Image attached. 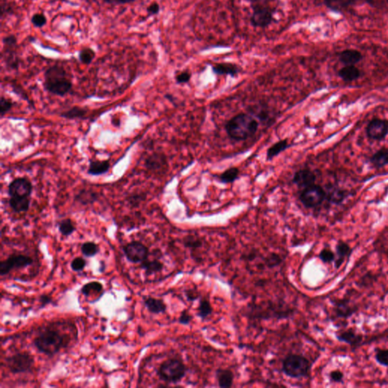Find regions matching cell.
<instances>
[{"label": "cell", "mask_w": 388, "mask_h": 388, "mask_svg": "<svg viewBox=\"0 0 388 388\" xmlns=\"http://www.w3.org/2000/svg\"><path fill=\"white\" fill-rule=\"evenodd\" d=\"M43 86L52 95L64 97L72 89V82L64 67L55 65L45 71Z\"/></svg>", "instance_id": "6da1fadb"}, {"label": "cell", "mask_w": 388, "mask_h": 388, "mask_svg": "<svg viewBox=\"0 0 388 388\" xmlns=\"http://www.w3.org/2000/svg\"><path fill=\"white\" fill-rule=\"evenodd\" d=\"M69 337L62 335L58 330L47 328L34 340V344L40 353L54 355L66 347L70 342Z\"/></svg>", "instance_id": "7a4b0ae2"}, {"label": "cell", "mask_w": 388, "mask_h": 388, "mask_svg": "<svg viewBox=\"0 0 388 388\" xmlns=\"http://www.w3.org/2000/svg\"><path fill=\"white\" fill-rule=\"evenodd\" d=\"M225 129L231 138L245 140L256 133L258 122L252 116L242 113L230 119L225 125Z\"/></svg>", "instance_id": "3957f363"}, {"label": "cell", "mask_w": 388, "mask_h": 388, "mask_svg": "<svg viewBox=\"0 0 388 388\" xmlns=\"http://www.w3.org/2000/svg\"><path fill=\"white\" fill-rule=\"evenodd\" d=\"M310 362L304 355L290 354L283 361L282 370L290 378H299L307 376L311 369Z\"/></svg>", "instance_id": "277c9868"}, {"label": "cell", "mask_w": 388, "mask_h": 388, "mask_svg": "<svg viewBox=\"0 0 388 388\" xmlns=\"http://www.w3.org/2000/svg\"><path fill=\"white\" fill-rule=\"evenodd\" d=\"M253 9L251 22L255 27L266 28L273 21L274 9L269 0H250Z\"/></svg>", "instance_id": "5b68a950"}, {"label": "cell", "mask_w": 388, "mask_h": 388, "mask_svg": "<svg viewBox=\"0 0 388 388\" xmlns=\"http://www.w3.org/2000/svg\"><path fill=\"white\" fill-rule=\"evenodd\" d=\"M186 366L181 359H169L162 362L158 370V375L167 383H177L185 376Z\"/></svg>", "instance_id": "8992f818"}, {"label": "cell", "mask_w": 388, "mask_h": 388, "mask_svg": "<svg viewBox=\"0 0 388 388\" xmlns=\"http://www.w3.org/2000/svg\"><path fill=\"white\" fill-rule=\"evenodd\" d=\"M6 364L13 374L29 372L34 365V358L28 353H17L7 358Z\"/></svg>", "instance_id": "52a82bcc"}, {"label": "cell", "mask_w": 388, "mask_h": 388, "mask_svg": "<svg viewBox=\"0 0 388 388\" xmlns=\"http://www.w3.org/2000/svg\"><path fill=\"white\" fill-rule=\"evenodd\" d=\"M325 192L321 186L313 185L303 189L300 200L306 208H316L321 205L325 198Z\"/></svg>", "instance_id": "ba28073f"}, {"label": "cell", "mask_w": 388, "mask_h": 388, "mask_svg": "<svg viewBox=\"0 0 388 388\" xmlns=\"http://www.w3.org/2000/svg\"><path fill=\"white\" fill-rule=\"evenodd\" d=\"M123 252L129 262L142 263L148 259L149 249L139 241H132L123 247Z\"/></svg>", "instance_id": "9c48e42d"}, {"label": "cell", "mask_w": 388, "mask_h": 388, "mask_svg": "<svg viewBox=\"0 0 388 388\" xmlns=\"http://www.w3.org/2000/svg\"><path fill=\"white\" fill-rule=\"evenodd\" d=\"M32 263L33 259L28 255L21 254L10 255L8 259L0 262V274L1 276H4L13 269L26 267Z\"/></svg>", "instance_id": "30bf717a"}, {"label": "cell", "mask_w": 388, "mask_h": 388, "mask_svg": "<svg viewBox=\"0 0 388 388\" xmlns=\"http://www.w3.org/2000/svg\"><path fill=\"white\" fill-rule=\"evenodd\" d=\"M33 185L27 178H17L9 184L8 193L10 197L25 198L31 197Z\"/></svg>", "instance_id": "8fae6325"}, {"label": "cell", "mask_w": 388, "mask_h": 388, "mask_svg": "<svg viewBox=\"0 0 388 388\" xmlns=\"http://www.w3.org/2000/svg\"><path fill=\"white\" fill-rule=\"evenodd\" d=\"M388 132V124L384 120L374 119L367 127V135L373 140L385 138Z\"/></svg>", "instance_id": "7c38bea8"}, {"label": "cell", "mask_w": 388, "mask_h": 388, "mask_svg": "<svg viewBox=\"0 0 388 388\" xmlns=\"http://www.w3.org/2000/svg\"><path fill=\"white\" fill-rule=\"evenodd\" d=\"M316 179V174L313 171L309 169H302L295 173L293 181L299 187L304 189L315 185Z\"/></svg>", "instance_id": "4fadbf2b"}, {"label": "cell", "mask_w": 388, "mask_h": 388, "mask_svg": "<svg viewBox=\"0 0 388 388\" xmlns=\"http://www.w3.org/2000/svg\"><path fill=\"white\" fill-rule=\"evenodd\" d=\"M352 253V248L348 243L343 241H339L336 246V259L335 260V266L336 269H339L343 265L346 259L350 257Z\"/></svg>", "instance_id": "5bb4252c"}, {"label": "cell", "mask_w": 388, "mask_h": 388, "mask_svg": "<svg viewBox=\"0 0 388 388\" xmlns=\"http://www.w3.org/2000/svg\"><path fill=\"white\" fill-rule=\"evenodd\" d=\"M336 337L337 340L351 346L359 345L362 340V337L355 332L354 330L340 331L337 334Z\"/></svg>", "instance_id": "9a60e30c"}, {"label": "cell", "mask_w": 388, "mask_h": 388, "mask_svg": "<svg viewBox=\"0 0 388 388\" xmlns=\"http://www.w3.org/2000/svg\"><path fill=\"white\" fill-rule=\"evenodd\" d=\"M212 71L218 75H231L234 77L238 74L240 68L231 63H219L212 66Z\"/></svg>", "instance_id": "2e32d148"}, {"label": "cell", "mask_w": 388, "mask_h": 388, "mask_svg": "<svg viewBox=\"0 0 388 388\" xmlns=\"http://www.w3.org/2000/svg\"><path fill=\"white\" fill-rule=\"evenodd\" d=\"M340 61L346 66H354L362 59L360 52L355 50H344L340 54Z\"/></svg>", "instance_id": "e0dca14e"}, {"label": "cell", "mask_w": 388, "mask_h": 388, "mask_svg": "<svg viewBox=\"0 0 388 388\" xmlns=\"http://www.w3.org/2000/svg\"><path fill=\"white\" fill-rule=\"evenodd\" d=\"M335 311L337 317L348 319L354 314L355 309L350 305L347 300H340L335 304Z\"/></svg>", "instance_id": "ac0fdd59"}, {"label": "cell", "mask_w": 388, "mask_h": 388, "mask_svg": "<svg viewBox=\"0 0 388 388\" xmlns=\"http://www.w3.org/2000/svg\"><path fill=\"white\" fill-rule=\"evenodd\" d=\"M110 169V163L107 161H90L87 173L97 176L105 174Z\"/></svg>", "instance_id": "d6986e66"}, {"label": "cell", "mask_w": 388, "mask_h": 388, "mask_svg": "<svg viewBox=\"0 0 388 388\" xmlns=\"http://www.w3.org/2000/svg\"><path fill=\"white\" fill-rule=\"evenodd\" d=\"M216 378L219 386L221 388H231L233 385L234 374L229 369H218Z\"/></svg>", "instance_id": "ffe728a7"}, {"label": "cell", "mask_w": 388, "mask_h": 388, "mask_svg": "<svg viewBox=\"0 0 388 388\" xmlns=\"http://www.w3.org/2000/svg\"><path fill=\"white\" fill-rule=\"evenodd\" d=\"M144 305H145L149 312L152 314H159L166 312L167 306L162 300L159 299L153 298V297H148L144 300Z\"/></svg>", "instance_id": "44dd1931"}, {"label": "cell", "mask_w": 388, "mask_h": 388, "mask_svg": "<svg viewBox=\"0 0 388 388\" xmlns=\"http://www.w3.org/2000/svg\"><path fill=\"white\" fill-rule=\"evenodd\" d=\"M9 206L11 209L17 213L28 212L31 203L30 197L25 198H17V197H10L9 201Z\"/></svg>", "instance_id": "7402d4cb"}, {"label": "cell", "mask_w": 388, "mask_h": 388, "mask_svg": "<svg viewBox=\"0 0 388 388\" xmlns=\"http://www.w3.org/2000/svg\"><path fill=\"white\" fill-rule=\"evenodd\" d=\"M166 164V158L161 154H153L146 161V166L151 171L159 170Z\"/></svg>", "instance_id": "603a6c76"}, {"label": "cell", "mask_w": 388, "mask_h": 388, "mask_svg": "<svg viewBox=\"0 0 388 388\" xmlns=\"http://www.w3.org/2000/svg\"><path fill=\"white\" fill-rule=\"evenodd\" d=\"M290 146H289L288 142L287 140H281L274 143L271 147H269V150H267L266 156H267L268 160H271L273 158L279 155L281 152H284Z\"/></svg>", "instance_id": "cb8c5ba5"}, {"label": "cell", "mask_w": 388, "mask_h": 388, "mask_svg": "<svg viewBox=\"0 0 388 388\" xmlns=\"http://www.w3.org/2000/svg\"><path fill=\"white\" fill-rule=\"evenodd\" d=\"M339 76L343 81L349 82L357 79L360 76V71L354 66H346L339 71Z\"/></svg>", "instance_id": "d4e9b609"}, {"label": "cell", "mask_w": 388, "mask_h": 388, "mask_svg": "<svg viewBox=\"0 0 388 388\" xmlns=\"http://www.w3.org/2000/svg\"><path fill=\"white\" fill-rule=\"evenodd\" d=\"M140 266L147 274L159 272L163 269V264L158 259H153V260H149L148 259H146L144 262H142Z\"/></svg>", "instance_id": "484cf974"}, {"label": "cell", "mask_w": 388, "mask_h": 388, "mask_svg": "<svg viewBox=\"0 0 388 388\" xmlns=\"http://www.w3.org/2000/svg\"><path fill=\"white\" fill-rule=\"evenodd\" d=\"M86 113H87V111L84 108L74 106L68 110L61 113V116L62 118H65L66 119H78V118H84Z\"/></svg>", "instance_id": "4316f807"}, {"label": "cell", "mask_w": 388, "mask_h": 388, "mask_svg": "<svg viewBox=\"0 0 388 388\" xmlns=\"http://www.w3.org/2000/svg\"><path fill=\"white\" fill-rule=\"evenodd\" d=\"M327 7L335 12H341L352 4L353 0H324Z\"/></svg>", "instance_id": "83f0119b"}, {"label": "cell", "mask_w": 388, "mask_h": 388, "mask_svg": "<svg viewBox=\"0 0 388 388\" xmlns=\"http://www.w3.org/2000/svg\"><path fill=\"white\" fill-rule=\"evenodd\" d=\"M373 165L376 167H382L388 164V150L382 149L374 153L371 159Z\"/></svg>", "instance_id": "f1b7e54d"}, {"label": "cell", "mask_w": 388, "mask_h": 388, "mask_svg": "<svg viewBox=\"0 0 388 388\" xmlns=\"http://www.w3.org/2000/svg\"><path fill=\"white\" fill-rule=\"evenodd\" d=\"M239 176V169L237 168L231 167L224 171L219 176L220 181L224 184L233 183Z\"/></svg>", "instance_id": "f546056e"}, {"label": "cell", "mask_w": 388, "mask_h": 388, "mask_svg": "<svg viewBox=\"0 0 388 388\" xmlns=\"http://www.w3.org/2000/svg\"><path fill=\"white\" fill-rule=\"evenodd\" d=\"M96 52L90 47L82 49L78 54V59L81 63L84 65H90L93 59H95Z\"/></svg>", "instance_id": "4dcf8cb0"}, {"label": "cell", "mask_w": 388, "mask_h": 388, "mask_svg": "<svg viewBox=\"0 0 388 388\" xmlns=\"http://www.w3.org/2000/svg\"><path fill=\"white\" fill-rule=\"evenodd\" d=\"M76 230L74 223L70 219L62 220L59 224V231L63 236H70Z\"/></svg>", "instance_id": "1f68e13d"}, {"label": "cell", "mask_w": 388, "mask_h": 388, "mask_svg": "<svg viewBox=\"0 0 388 388\" xmlns=\"http://www.w3.org/2000/svg\"><path fill=\"white\" fill-rule=\"evenodd\" d=\"M102 288H103V287H102V284L100 283L98 281H91L82 287L81 293L86 297H88L93 292L102 291Z\"/></svg>", "instance_id": "d6a6232c"}, {"label": "cell", "mask_w": 388, "mask_h": 388, "mask_svg": "<svg viewBox=\"0 0 388 388\" xmlns=\"http://www.w3.org/2000/svg\"><path fill=\"white\" fill-rule=\"evenodd\" d=\"M81 252L86 257H93L96 254L98 253V245L94 242H86L81 246Z\"/></svg>", "instance_id": "836d02e7"}, {"label": "cell", "mask_w": 388, "mask_h": 388, "mask_svg": "<svg viewBox=\"0 0 388 388\" xmlns=\"http://www.w3.org/2000/svg\"><path fill=\"white\" fill-rule=\"evenodd\" d=\"M212 312V307L210 303L207 300H201L198 309H197V315L202 319H205L208 316H210Z\"/></svg>", "instance_id": "e575fe53"}, {"label": "cell", "mask_w": 388, "mask_h": 388, "mask_svg": "<svg viewBox=\"0 0 388 388\" xmlns=\"http://www.w3.org/2000/svg\"><path fill=\"white\" fill-rule=\"evenodd\" d=\"M374 358L378 364L388 367V349H376Z\"/></svg>", "instance_id": "d590c367"}, {"label": "cell", "mask_w": 388, "mask_h": 388, "mask_svg": "<svg viewBox=\"0 0 388 388\" xmlns=\"http://www.w3.org/2000/svg\"><path fill=\"white\" fill-rule=\"evenodd\" d=\"M319 259L324 263H331L336 259L335 253L329 248H324L319 255Z\"/></svg>", "instance_id": "8d00e7d4"}, {"label": "cell", "mask_w": 388, "mask_h": 388, "mask_svg": "<svg viewBox=\"0 0 388 388\" xmlns=\"http://www.w3.org/2000/svg\"><path fill=\"white\" fill-rule=\"evenodd\" d=\"M31 23L36 28H43L47 23V18L43 13H35L31 17Z\"/></svg>", "instance_id": "74e56055"}, {"label": "cell", "mask_w": 388, "mask_h": 388, "mask_svg": "<svg viewBox=\"0 0 388 388\" xmlns=\"http://www.w3.org/2000/svg\"><path fill=\"white\" fill-rule=\"evenodd\" d=\"M13 107V102L8 99L5 97H1L0 100V115L1 117H3L8 112L12 109Z\"/></svg>", "instance_id": "f35d334b"}, {"label": "cell", "mask_w": 388, "mask_h": 388, "mask_svg": "<svg viewBox=\"0 0 388 388\" xmlns=\"http://www.w3.org/2000/svg\"><path fill=\"white\" fill-rule=\"evenodd\" d=\"M281 262H282V259L281 256L275 253L271 254L265 259V265L269 268L278 266Z\"/></svg>", "instance_id": "ab89813d"}, {"label": "cell", "mask_w": 388, "mask_h": 388, "mask_svg": "<svg viewBox=\"0 0 388 388\" xmlns=\"http://www.w3.org/2000/svg\"><path fill=\"white\" fill-rule=\"evenodd\" d=\"M86 264V261L83 258L77 257L73 259L72 262H71V269L74 271H81L84 269Z\"/></svg>", "instance_id": "60d3db41"}, {"label": "cell", "mask_w": 388, "mask_h": 388, "mask_svg": "<svg viewBox=\"0 0 388 388\" xmlns=\"http://www.w3.org/2000/svg\"><path fill=\"white\" fill-rule=\"evenodd\" d=\"M80 194L86 197V198L84 197V198L78 199V201H80L81 202H83L84 204H86V202H92L97 200V194L93 193V192H81Z\"/></svg>", "instance_id": "b9f144b4"}, {"label": "cell", "mask_w": 388, "mask_h": 388, "mask_svg": "<svg viewBox=\"0 0 388 388\" xmlns=\"http://www.w3.org/2000/svg\"><path fill=\"white\" fill-rule=\"evenodd\" d=\"M4 47H14L17 46V38L15 35H7L2 39Z\"/></svg>", "instance_id": "7bdbcfd3"}, {"label": "cell", "mask_w": 388, "mask_h": 388, "mask_svg": "<svg viewBox=\"0 0 388 388\" xmlns=\"http://www.w3.org/2000/svg\"><path fill=\"white\" fill-rule=\"evenodd\" d=\"M185 244L189 248H199V247L202 246V242H201V240H199L198 238H194V237H192V236H188L185 240Z\"/></svg>", "instance_id": "ee69618b"}, {"label": "cell", "mask_w": 388, "mask_h": 388, "mask_svg": "<svg viewBox=\"0 0 388 388\" xmlns=\"http://www.w3.org/2000/svg\"><path fill=\"white\" fill-rule=\"evenodd\" d=\"M190 78H191V74L188 71H182V72L177 74L175 80H176L177 83L181 84L187 83L190 81Z\"/></svg>", "instance_id": "f6af8a7d"}, {"label": "cell", "mask_w": 388, "mask_h": 388, "mask_svg": "<svg viewBox=\"0 0 388 388\" xmlns=\"http://www.w3.org/2000/svg\"><path fill=\"white\" fill-rule=\"evenodd\" d=\"M329 378L332 382H342L343 379V374L339 370H335L331 371L329 374Z\"/></svg>", "instance_id": "bcb514c9"}, {"label": "cell", "mask_w": 388, "mask_h": 388, "mask_svg": "<svg viewBox=\"0 0 388 388\" xmlns=\"http://www.w3.org/2000/svg\"><path fill=\"white\" fill-rule=\"evenodd\" d=\"M104 3L112 5H126L135 2L136 0H101Z\"/></svg>", "instance_id": "7dc6e473"}, {"label": "cell", "mask_w": 388, "mask_h": 388, "mask_svg": "<svg viewBox=\"0 0 388 388\" xmlns=\"http://www.w3.org/2000/svg\"><path fill=\"white\" fill-rule=\"evenodd\" d=\"M147 11L149 16H155V15H157L159 11H160V6H159L157 2H154L149 5Z\"/></svg>", "instance_id": "c3c4849f"}, {"label": "cell", "mask_w": 388, "mask_h": 388, "mask_svg": "<svg viewBox=\"0 0 388 388\" xmlns=\"http://www.w3.org/2000/svg\"><path fill=\"white\" fill-rule=\"evenodd\" d=\"M192 316L189 314L188 312L184 311L181 313V316L179 318V322L181 324H187L191 321Z\"/></svg>", "instance_id": "681fc988"}, {"label": "cell", "mask_w": 388, "mask_h": 388, "mask_svg": "<svg viewBox=\"0 0 388 388\" xmlns=\"http://www.w3.org/2000/svg\"><path fill=\"white\" fill-rule=\"evenodd\" d=\"M186 297L187 300H190V301H194V300H197V298H198V294L195 291H193V290H187L186 292Z\"/></svg>", "instance_id": "f907efd6"}, {"label": "cell", "mask_w": 388, "mask_h": 388, "mask_svg": "<svg viewBox=\"0 0 388 388\" xmlns=\"http://www.w3.org/2000/svg\"><path fill=\"white\" fill-rule=\"evenodd\" d=\"M40 300H41L42 304H47L50 302V298L47 297V296H42V297H40Z\"/></svg>", "instance_id": "816d5d0a"}]
</instances>
